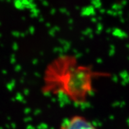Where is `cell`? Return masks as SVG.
<instances>
[{
    "mask_svg": "<svg viewBox=\"0 0 129 129\" xmlns=\"http://www.w3.org/2000/svg\"><path fill=\"white\" fill-rule=\"evenodd\" d=\"M97 73L88 67L79 65L72 56L56 59L47 67L43 90L47 93H62L75 103H82L92 90V79Z\"/></svg>",
    "mask_w": 129,
    "mask_h": 129,
    "instance_id": "cell-1",
    "label": "cell"
},
{
    "mask_svg": "<svg viewBox=\"0 0 129 129\" xmlns=\"http://www.w3.org/2000/svg\"><path fill=\"white\" fill-rule=\"evenodd\" d=\"M60 129H96V128L85 117L75 115L63 121Z\"/></svg>",
    "mask_w": 129,
    "mask_h": 129,
    "instance_id": "cell-2",
    "label": "cell"
}]
</instances>
